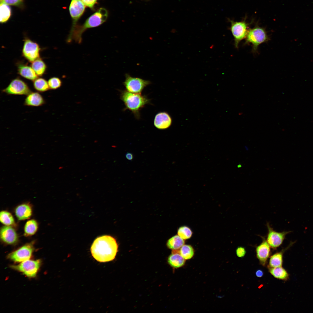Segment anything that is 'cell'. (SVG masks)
I'll return each instance as SVG.
<instances>
[{"instance_id":"ffe728a7","label":"cell","mask_w":313,"mask_h":313,"mask_svg":"<svg viewBox=\"0 0 313 313\" xmlns=\"http://www.w3.org/2000/svg\"><path fill=\"white\" fill-rule=\"evenodd\" d=\"M16 215L20 220H24L29 218L31 215L32 210L28 205L23 204L18 206L15 210Z\"/></svg>"},{"instance_id":"2e32d148","label":"cell","mask_w":313,"mask_h":313,"mask_svg":"<svg viewBox=\"0 0 313 313\" xmlns=\"http://www.w3.org/2000/svg\"><path fill=\"white\" fill-rule=\"evenodd\" d=\"M27 95L24 103L25 105L38 107L42 105L45 103L43 97L38 92H31Z\"/></svg>"},{"instance_id":"9a60e30c","label":"cell","mask_w":313,"mask_h":313,"mask_svg":"<svg viewBox=\"0 0 313 313\" xmlns=\"http://www.w3.org/2000/svg\"><path fill=\"white\" fill-rule=\"evenodd\" d=\"M0 236L4 242L9 244L15 243L18 239L17 235L15 230L10 226H4L1 228Z\"/></svg>"},{"instance_id":"7402d4cb","label":"cell","mask_w":313,"mask_h":313,"mask_svg":"<svg viewBox=\"0 0 313 313\" xmlns=\"http://www.w3.org/2000/svg\"><path fill=\"white\" fill-rule=\"evenodd\" d=\"M185 241L178 235H176L169 239L167 242V247L172 250H178L184 245Z\"/></svg>"},{"instance_id":"6da1fadb","label":"cell","mask_w":313,"mask_h":313,"mask_svg":"<svg viewBox=\"0 0 313 313\" xmlns=\"http://www.w3.org/2000/svg\"><path fill=\"white\" fill-rule=\"evenodd\" d=\"M118 245L115 239L109 235L97 237L93 242L90 250L93 258L100 262L114 260L118 251Z\"/></svg>"},{"instance_id":"484cf974","label":"cell","mask_w":313,"mask_h":313,"mask_svg":"<svg viewBox=\"0 0 313 313\" xmlns=\"http://www.w3.org/2000/svg\"><path fill=\"white\" fill-rule=\"evenodd\" d=\"M37 228V221L34 219L30 220L25 224L24 229L25 235L26 236L32 235L36 233Z\"/></svg>"},{"instance_id":"4316f807","label":"cell","mask_w":313,"mask_h":313,"mask_svg":"<svg viewBox=\"0 0 313 313\" xmlns=\"http://www.w3.org/2000/svg\"><path fill=\"white\" fill-rule=\"evenodd\" d=\"M179 251L181 255L186 260L191 259L194 255V250L190 245H184Z\"/></svg>"},{"instance_id":"7c38bea8","label":"cell","mask_w":313,"mask_h":313,"mask_svg":"<svg viewBox=\"0 0 313 313\" xmlns=\"http://www.w3.org/2000/svg\"><path fill=\"white\" fill-rule=\"evenodd\" d=\"M40 48L36 43L29 39H26L22 49L23 57L30 62L39 58Z\"/></svg>"},{"instance_id":"4dcf8cb0","label":"cell","mask_w":313,"mask_h":313,"mask_svg":"<svg viewBox=\"0 0 313 313\" xmlns=\"http://www.w3.org/2000/svg\"><path fill=\"white\" fill-rule=\"evenodd\" d=\"M0 2L8 5L18 6L21 4L22 0H0Z\"/></svg>"},{"instance_id":"83f0119b","label":"cell","mask_w":313,"mask_h":313,"mask_svg":"<svg viewBox=\"0 0 313 313\" xmlns=\"http://www.w3.org/2000/svg\"><path fill=\"white\" fill-rule=\"evenodd\" d=\"M0 220L2 223L7 226L13 225L14 223V219L11 214L6 211L0 212Z\"/></svg>"},{"instance_id":"836d02e7","label":"cell","mask_w":313,"mask_h":313,"mask_svg":"<svg viewBox=\"0 0 313 313\" xmlns=\"http://www.w3.org/2000/svg\"><path fill=\"white\" fill-rule=\"evenodd\" d=\"M255 274L257 277L259 278H261L262 277L263 275L264 272L262 270L259 269L256 271Z\"/></svg>"},{"instance_id":"e0dca14e","label":"cell","mask_w":313,"mask_h":313,"mask_svg":"<svg viewBox=\"0 0 313 313\" xmlns=\"http://www.w3.org/2000/svg\"><path fill=\"white\" fill-rule=\"evenodd\" d=\"M295 243L294 242H290L286 248L280 252L272 255L270 258L268 268L276 267L282 266L283 262V254L285 251L290 248Z\"/></svg>"},{"instance_id":"44dd1931","label":"cell","mask_w":313,"mask_h":313,"mask_svg":"<svg viewBox=\"0 0 313 313\" xmlns=\"http://www.w3.org/2000/svg\"><path fill=\"white\" fill-rule=\"evenodd\" d=\"M268 268L269 272L276 279L283 281H287L289 279L288 273L282 266Z\"/></svg>"},{"instance_id":"8992f818","label":"cell","mask_w":313,"mask_h":313,"mask_svg":"<svg viewBox=\"0 0 313 313\" xmlns=\"http://www.w3.org/2000/svg\"><path fill=\"white\" fill-rule=\"evenodd\" d=\"M40 260H28L17 265L10 266L11 268L22 272L29 277H35L41 265Z\"/></svg>"},{"instance_id":"1f68e13d","label":"cell","mask_w":313,"mask_h":313,"mask_svg":"<svg viewBox=\"0 0 313 313\" xmlns=\"http://www.w3.org/2000/svg\"><path fill=\"white\" fill-rule=\"evenodd\" d=\"M98 0H82L85 6L92 10L94 9L95 5L97 3Z\"/></svg>"},{"instance_id":"7a4b0ae2","label":"cell","mask_w":313,"mask_h":313,"mask_svg":"<svg viewBox=\"0 0 313 313\" xmlns=\"http://www.w3.org/2000/svg\"><path fill=\"white\" fill-rule=\"evenodd\" d=\"M108 13L107 10L100 8L89 16L82 25L77 24L73 30L70 32L67 39L68 43L73 40L78 43L82 41V35L87 29L98 27L102 24L107 20Z\"/></svg>"},{"instance_id":"3957f363","label":"cell","mask_w":313,"mask_h":313,"mask_svg":"<svg viewBox=\"0 0 313 313\" xmlns=\"http://www.w3.org/2000/svg\"><path fill=\"white\" fill-rule=\"evenodd\" d=\"M120 98L124 104L125 109L131 111L137 119L139 118L141 109L150 102V100L146 96L126 90L121 91Z\"/></svg>"},{"instance_id":"5bb4252c","label":"cell","mask_w":313,"mask_h":313,"mask_svg":"<svg viewBox=\"0 0 313 313\" xmlns=\"http://www.w3.org/2000/svg\"><path fill=\"white\" fill-rule=\"evenodd\" d=\"M172 123V118L169 114L166 112H160L155 117L154 121V125L158 129H167L171 126Z\"/></svg>"},{"instance_id":"52a82bcc","label":"cell","mask_w":313,"mask_h":313,"mask_svg":"<svg viewBox=\"0 0 313 313\" xmlns=\"http://www.w3.org/2000/svg\"><path fill=\"white\" fill-rule=\"evenodd\" d=\"M150 83L149 81L133 77L128 74H125V79L123 82L126 90L136 93H141L143 89Z\"/></svg>"},{"instance_id":"d6986e66","label":"cell","mask_w":313,"mask_h":313,"mask_svg":"<svg viewBox=\"0 0 313 313\" xmlns=\"http://www.w3.org/2000/svg\"><path fill=\"white\" fill-rule=\"evenodd\" d=\"M18 71L19 74L27 79L34 81L38 78L37 75L32 67L27 65L19 64Z\"/></svg>"},{"instance_id":"603a6c76","label":"cell","mask_w":313,"mask_h":313,"mask_svg":"<svg viewBox=\"0 0 313 313\" xmlns=\"http://www.w3.org/2000/svg\"><path fill=\"white\" fill-rule=\"evenodd\" d=\"M31 67L37 74L41 76L43 74L46 68V66L43 61L39 58L32 62Z\"/></svg>"},{"instance_id":"ac0fdd59","label":"cell","mask_w":313,"mask_h":313,"mask_svg":"<svg viewBox=\"0 0 313 313\" xmlns=\"http://www.w3.org/2000/svg\"><path fill=\"white\" fill-rule=\"evenodd\" d=\"M185 260L180 254L179 250H172V254L168 257V261L171 267L177 268L184 265Z\"/></svg>"},{"instance_id":"cb8c5ba5","label":"cell","mask_w":313,"mask_h":313,"mask_svg":"<svg viewBox=\"0 0 313 313\" xmlns=\"http://www.w3.org/2000/svg\"><path fill=\"white\" fill-rule=\"evenodd\" d=\"M0 11V22L2 23H5L8 20L11 16V9L8 5L1 2Z\"/></svg>"},{"instance_id":"f546056e","label":"cell","mask_w":313,"mask_h":313,"mask_svg":"<svg viewBox=\"0 0 313 313\" xmlns=\"http://www.w3.org/2000/svg\"><path fill=\"white\" fill-rule=\"evenodd\" d=\"M48 83L50 89L55 90L61 87L62 82L59 78L54 77L49 79Z\"/></svg>"},{"instance_id":"8fae6325","label":"cell","mask_w":313,"mask_h":313,"mask_svg":"<svg viewBox=\"0 0 313 313\" xmlns=\"http://www.w3.org/2000/svg\"><path fill=\"white\" fill-rule=\"evenodd\" d=\"M85 6L82 0H71L69 7V11L72 19V26L70 32H72L83 14Z\"/></svg>"},{"instance_id":"d6a6232c","label":"cell","mask_w":313,"mask_h":313,"mask_svg":"<svg viewBox=\"0 0 313 313\" xmlns=\"http://www.w3.org/2000/svg\"><path fill=\"white\" fill-rule=\"evenodd\" d=\"M236 252L238 257L243 258L245 256L246 254V250L244 247L241 246H238L236 249Z\"/></svg>"},{"instance_id":"ba28073f","label":"cell","mask_w":313,"mask_h":313,"mask_svg":"<svg viewBox=\"0 0 313 313\" xmlns=\"http://www.w3.org/2000/svg\"><path fill=\"white\" fill-rule=\"evenodd\" d=\"M2 92L8 95H27L31 91L25 82L17 78L12 80Z\"/></svg>"},{"instance_id":"e575fe53","label":"cell","mask_w":313,"mask_h":313,"mask_svg":"<svg viewBox=\"0 0 313 313\" xmlns=\"http://www.w3.org/2000/svg\"><path fill=\"white\" fill-rule=\"evenodd\" d=\"M126 158L128 160L132 161L133 158V154L130 152L127 153L125 155Z\"/></svg>"},{"instance_id":"4fadbf2b","label":"cell","mask_w":313,"mask_h":313,"mask_svg":"<svg viewBox=\"0 0 313 313\" xmlns=\"http://www.w3.org/2000/svg\"><path fill=\"white\" fill-rule=\"evenodd\" d=\"M262 241L256 248V252L257 258L260 263L263 266L265 265L271 253L270 247L267 241L265 238L261 236Z\"/></svg>"},{"instance_id":"30bf717a","label":"cell","mask_w":313,"mask_h":313,"mask_svg":"<svg viewBox=\"0 0 313 313\" xmlns=\"http://www.w3.org/2000/svg\"><path fill=\"white\" fill-rule=\"evenodd\" d=\"M34 250L32 244H27L9 254L7 257L14 262H21L29 259Z\"/></svg>"},{"instance_id":"9c48e42d","label":"cell","mask_w":313,"mask_h":313,"mask_svg":"<svg viewBox=\"0 0 313 313\" xmlns=\"http://www.w3.org/2000/svg\"><path fill=\"white\" fill-rule=\"evenodd\" d=\"M267 233L266 240L270 247L276 249L283 243L286 235L292 231L279 232L274 230L268 223H267Z\"/></svg>"},{"instance_id":"d4e9b609","label":"cell","mask_w":313,"mask_h":313,"mask_svg":"<svg viewBox=\"0 0 313 313\" xmlns=\"http://www.w3.org/2000/svg\"><path fill=\"white\" fill-rule=\"evenodd\" d=\"M33 85L34 88L39 92H45L50 89L48 82L41 78H37L34 80Z\"/></svg>"},{"instance_id":"f1b7e54d","label":"cell","mask_w":313,"mask_h":313,"mask_svg":"<svg viewBox=\"0 0 313 313\" xmlns=\"http://www.w3.org/2000/svg\"><path fill=\"white\" fill-rule=\"evenodd\" d=\"M178 235L183 239H189L192 236V233L190 229L184 226L180 227L178 230Z\"/></svg>"},{"instance_id":"277c9868","label":"cell","mask_w":313,"mask_h":313,"mask_svg":"<svg viewBox=\"0 0 313 313\" xmlns=\"http://www.w3.org/2000/svg\"><path fill=\"white\" fill-rule=\"evenodd\" d=\"M245 39L244 44H251L252 52L256 53L259 46L268 41L270 38L264 28L256 25L249 29Z\"/></svg>"},{"instance_id":"5b68a950","label":"cell","mask_w":313,"mask_h":313,"mask_svg":"<svg viewBox=\"0 0 313 313\" xmlns=\"http://www.w3.org/2000/svg\"><path fill=\"white\" fill-rule=\"evenodd\" d=\"M230 21L231 23L230 29L234 38V46L237 49L240 42L246 37L250 24L246 22L245 19L239 21Z\"/></svg>"}]
</instances>
